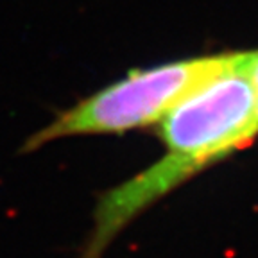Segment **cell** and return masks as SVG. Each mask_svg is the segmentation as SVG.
<instances>
[{"label": "cell", "mask_w": 258, "mask_h": 258, "mask_svg": "<svg viewBox=\"0 0 258 258\" xmlns=\"http://www.w3.org/2000/svg\"><path fill=\"white\" fill-rule=\"evenodd\" d=\"M158 137L163 156L97 203L99 217L113 230H124L190 177L256 140L258 90L247 50L230 52L219 72L186 93L158 122Z\"/></svg>", "instance_id": "6da1fadb"}, {"label": "cell", "mask_w": 258, "mask_h": 258, "mask_svg": "<svg viewBox=\"0 0 258 258\" xmlns=\"http://www.w3.org/2000/svg\"><path fill=\"white\" fill-rule=\"evenodd\" d=\"M230 52L194 56L131 70L38 129L24 151L85 135H120L158 122L205 79L224 67Z\"/></svg>", "instance_id": "7a4b0ae2"}, {"label": "cell", "mask_w": 258, "mask_h": 258, "mask_svg": "<svg viewBox=\"0 0 258 258\" xmlns=\"http://www.w3.org/2000/svg\"><path fill=\"white\" fill-rule=\"evenodd\" d=\"M247 56H249L251 76H253L254 85H256V90H258V48H253V50H247Z\"/></svg>", "instance_id": "3957f363"}]
</instances>
